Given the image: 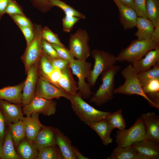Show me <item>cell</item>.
<instances>
[{"mask_svg":"<svg viewBox=\"0 0 159 159\" xmlns=\"http://www.w3.org/2000/svg\"><path fill=\"white\" fill-rule=\"evenodd\" d=\"M70 96L69 101L73 110L81 121L88 126L106 119L111 114L96 109L85 102L78 92Z\"/></svg>","mask_w":159,"mask_h":159,"instance_id":"1","label":"cell"},{"mask_svg":"<svg viewBox=\"0 0 159 159\" xmlns=\"http://www.w3.org/2000/svg\"><path fill=\"white\" fill-rule=\"evenodd\" d=\"M121 74L125 81L122 85L115 89L113 92L114 94L128 95H138L145 98L150 106L159 109V105L152 101L144 94L141 84L138 79V73L132 64H130L125 67L121 72Z\"/></svg>","mask_w":159,"mask_h":159,"instance_id":"2","label":"cell"},{"mask_svg":"<svg viewBox=\"0 0 159 159\" xmlns=\"http://www.w3.org/2000/svg\"><path fill=\"white\" fill-rule=\"evenodd\" d=\"M159 47V42L153 39L132 41L126 48L122 49L117 57V61L127 62L132 64L139 60L149 51Z\"/></svg>","mask_w":159,"mask_h":159,"instance_id":"3","label":"cell"},{"mask_svg":"<svg viewBox=\"0 0 159 159\" xmlns=\"http://www.w3.org/2000/svg\"><path fill=\"white\" fill-rule=\"evenodd\" d=\"M120 69V66L115 65L101 74L102 83L96 91L92 94L90 98V102L101 106L113 99L115 76Z\"/></svg>","mask_w":159,"mask_h":159,"instance_id":"4","label":"cell"},{"mask_svg":"<svg viewBox=\"0 0 159 159\" xmlns=\"http://www.w3.org/2000/svg\"><path fill=\"white\" fill-rule=\"evenodd\" d=\"M92 64L86 60L74 59L69 62L73 73L78 78V93L84 99H90L92 94L91 87L85 81L90 77Z\"/></svg>","mask_w":159,"mask_h":159,"instance_id":"5","label":"cell"},{"mask_svg":"<svg viewBox=\"0 0 159 159\" xmlns=\"http://www.w3.org/2000/svg\"><path fill=\"white\" fill-rule=\"evenodd\" d=\"M95 61L90 75L87 79L88 83L93 87L101 74L115 65L117 61V57L110 52L95 49L91 53Z\"/></svg>","mask_w":159,"mask_h":159,"instance_id":"6","label":"cell"},{"mask_svg":"<svg viewBox=\"0 0 159 159\" xmlns=\"http://www.w3.org/2000/svg\"><path fill=\"white\" fill-rule=\"evenodd\" d=\"M118 146L125 147L145 139V127L140 117L128 129L118 130L115 136Z\"/></svg>","mask_w":159,"mask_h":159,"instance_id":"7","label":"cell"},{"mask_svg":"<svg viewBox=\"0 0 159 159\" xmlns=\"http://www.w3.org/2000/svg\"><path fill=\"white\" fill-rule=\"evenodd\" d=\"M90 37L85 30L79 28L69 39V50L77 59L86 60L90 56Z\"/></svg>","mask_w":159,"mask_h":159,"instance_id":"8","label":"cell"},{"mask_svg":"<svg viewBox=\"0 0 159 159\" xmlns=\"http://www.w3.org/2000/svg\"><path fill=\"white\" fill-rule=\"evenodd\" d=\"M43 28L40 25H34V37L31 43L27 46L24 52L21 57L26 73L32 65L38 62L43 52L42 37Z\"/></svg>","mask_w":159,"mask_h":159,"instance_id":"9","label":"cell"},{"mask_svg":"<svg viewBox=\"0 0 159 159\" xmlns=\"http://www.w3.org/2000/svg\"><path fill=\"white\" fill-rule=\"evenodd\" d=\"M57 105V102L52 100L35 96L30 102L24 105L22 111L24 114L27 116L37 113L50 116L56 113Z\"/></svg>","mask_w":159,"mask_h":159,"instance_id":"10","label":"cell"},{"mask_svg":"<svg viewBox=\"0 0 159 159\" xmlns=\"http://www.w3.org/2000/svg\"><path fill=\"white\" fill-rule=\"evenodd\" d=\"M35 96L48 100L63 97L70 101L71 98L70 95L40 75L37 81Z\"/></svg>","mask_w":159,"mask_h":159,"instance_id":"11","label":"cell"},{"mask_svg":"<svg viewBox=\"0 0 159 159\" xmlns=\"http://www.w3.org/2000/svg\"><path fill=\"white\" fill-rule=\"evenodd\" d=\"M38 62L32 65L26 72L27 77L21 94L22 105L29 103L35 96L36 88L39 76Z\"/></svg>","mask_w":159,"mask_h":159,"instance_id":"12","label":"cell"},{"mask_svg":"<svg viewBox=\"0 0 159 159\" xmlns=\"http://www.w3.org/2000/svg\"><path fill=\"white\" fill-rule=\"evenodd\" d=\"M144 124L145 139L159 145V117L154 112L143 113L140 117Z\"/></svg>","mask_w":159,"mask_h":159,"instance_id":"13","label":"cell"},{"mask_svg":"<svg viewBox=\"0 0 159 159\" xmlns=\"http://www.w3.org/2000/svg\"><path fill=\"white\" fill-rule=\"evenodd\" d=\"M32 141L38 151L47 147L57 145L55 127L44 126L41 129Z\"/></svg>","mask_w":159,"mask_h":159,"instance_id":"14","label":"cell"},{"mask_svg":"<svg viewBox=\"0 0 159 159\" xmlns=\"http://www.w3.org/2000/svg\"><path fill=\"white\" fill-rule=\"evenodd\" d=\"M113 0L118 9L120 20L125 30L136 27L138 16L134 9L123 4L118 0Z\"/></svg>","mask_w":159,"mask_h":159,"instance_id":"15","label":"cell"},{"mask_svg":"<svg viewBox=\"0 0 159 159\" xmlns=\"http://www.w3.org/2000/svg\"><path fill=\"white\" fill-rule=\"evenodd\" d=\"M21 105L0 100V109L6 123H14L22 119L24 117Z\"/></svg>","mask_w":159,"mask_h":159,"instance_id":"16","label":"cell"},{"mask_svg":"<svg viewBox=\"0 0 159 159\" xmlns=\"http://www.w3.org/2000/svg\"><path fill=\"white\" fill-rule=\"evenodd\" d=\"M130 146L147 159H159V145L152 141L145 139Z\"/></svg>","mask_w":159,"mask_h":159,"instance_id":"17","label":"cell"},{"mask_svg":"<svg viewBox=\"0 0 159 159\" xmlns=\"http://www.w3.org/2000/svg\"><path fill=\"white\" fill-rule=\"evenodd\" d=\"M159 62V47L148 52L144 58L134 62L132 64L138 74L151 69Z\"/></svg>","mask_w":159,"mask_h":159,"instance_id":"18","label":"cell"},{"mask_svg":"<svg viewBox=\"0 0 159 159\" xmlns=\"http://www.w3.org/2000/svg\"><path fill=\"white\" fill-rule=\"evenodd\" d=\"M56 144L59 148L64 159H77L74 146L70 139L58 128L55 127Z\"/></svg>","mask_w":159,"mask_h":159,"instance_id":"19","label":"cell"},{"mask_svg":"<svg viewBox=\"0 0 159 159\" xmlns=\"http://www.w3.org/2000/svg\"><path fill=\"white\" fill-rule=\"evenodd\" d=\"M24 83V81L16 85L0 89V100L22 105L21 94Z\"/></svg>","mask_w":159,"mask_h":159,"instance_id":"20","label":"cell"},{"mask_svg":"<svg viewBox=\"0 0 159 159\" xmlns=\"http://www.w3.org/2000/svg\"><path fill=\"white\" fill-rule=\"evenodd\" d=\"M38 113L32 114L30 116L24 117L21 120L25 127L26 137L33 141L41 129L44 125L40 122Z\"/></svg>","mask_w":159,"mask_h":159,"instance_id":"21","label":"cell"},{"mask_svg":"<svg viewBox=\"0 0 159 159\" xmlns=\"http://www.w3.org/2000/svg\"><path fill=\"white\" fill-rule=\"evenodd\" d=\"M62 71V75L57 83V87L70 95L76 94L78 91L77 85L73 79L69 66Z\"/></svg>","mask_w":159,"mask_h":159,"instance_id":"22","label":"cell"},{"mask_svg":"<svg viewBox=\"0 0 159 159\" xmlns=\"http://www.w3.org/2000/svg\"><path fill=\"white\" fill-rule=\"evenodd\" d=\"M136 26L138 28L135 35L139 40L153 38L155 27L153 23L148 18L138 17Z\"/></svg>","mask_w":159,"mask_h":159,"instance_id":"23","label":"cell"},{"mask_svg":"<svg viewBox=\"0 0 159 159\" xmlns=\"http://www.w3.org/2000/svg\"><path fill=\"white\" fill-rule=\"evenodd\" d=\"M89 126L98 135L104 145L106 146L112 143L113 139L110 135L113 129L109 125L106 119L102 120Z\"/></svg>","mask_w":159,"mask_h":159,"instance_id":"24","label":"cell"},{"mask_svg":"<svg viewBox=\"0 0 159 159\" xmlns=\"http://www.w3.org/2000/svg\"><path fill=\"white\" fill-rule=\"evenodd\" d=\"M16 148L21 159H37L38 150L32 141L26 137L20 141Z\"/></svg>","mask_w":159,"mask_h":159,"instance_id":"25","label":"cell"},{"mask_svg":"<svg viewBox=\"0 0 159 159\" xmlns=\"http://www.w3.org/2000/svg\"><path fill=\"white\" fill-rule=\"evenodd\" d=\"M107 159H147L130 146L125 147L117 146Z\"/></svg>","mask_w":159,"mask_h":159,"instance_id":"26","label":"cell"},{"mask_svg":"<svg viewBox=\"0 0 159 159\" xmlns=\"http://www.w3.org/2000/svg\"><path fill=\"white\" fill-rule=\"evenodd\" d=\"M16 151L9 128L6 124L4 139L0 159H21Z\"/></svg>","mask_w":159,"mask_h":159,"instance_id":"27","label":"cell"},{"mask_svg":"<svg viewBox=\"0 0 159 159\" xmlns=\"http://www.w3.org/2000/svg\"><path fill=\"white\" fill-rule=\"evenodd\" d=\"M142 86L143 92L147 97L159 105V78L151 80Z\"/></svg>","mask_w":159,"mask_h":159,"instance_id":"28","label":"cell"},{"mask_svg":"<svg viewBox=\"0 0 159 159\" xmlns=\"http://www.w3.org/2000/svg\"><path fill=\"white\" fill-rule=\"evenodd\" d=\"M6 123L9 128L14 145L16 148L20 141L26 137L24 123L22 120L14 123Z\"/></svg>","mask_w":159,"mask_h":159,"instance_id":"29","label":"cell"},{"mask_svg":"<svg viewBox=\"0 0 159 159\" xmlns=\"http://www.w3.org/2000/svg\"><path fill=\"white\" fill-rule=\"evenodd\" d=\"M146 9L148 18L154 27H159V0H146Z\"/></svg>","mask_w":159,"mask_h":159,"instance_id":"30","label":"cell"},{"mask_svg":"<svg viewBox=\"0 0 159 159\" xmlns=\"http://www.w3.org/2000/svg\"><path fill=\"white\" fill-rule=\"evenodd\" d=\"M37 159H64V158L59 148L56 145L39 150Z\"/></svg>","mask_w":159,"mask_h":159,"instance_id":"31","label":"cell"},{"mask_svg":"<svg viewBox=\"0 0 159 159\" xmlns=\"http://www.w3.org/2000/svg\"><path fill=\"white\" fill-rule=\"evenodd\" d=\"M109 125L113 129L119 130L125 129L126 124L122 114V110L119 109L111 114L106 119Z\"/></svg>","mask_w":159,"mask_h":159,"instance_id":"32","label":"cell"},{"mask_svg":"<svg viewBox=\"0 0 159 159\" xmlns=\"http://www.w3.org/2000/svg\"><path fill=\"white\" fill-rule=\"evenodd\" d=\"M51 4L53 7H57L62 10L65 15L76 16L80 19H84L85 15L77 10L71 6L60 0H50Z\"/></svg>","mask_w":159,"mask_h":159,"instance_id":"33","label":"cell"},{"mask_svg":"<svg viewBox=\"0 0 159 159\" xmlns=\"http://www.w3.org/2000/svg\"><path fill=\"white\" fill-rule=\"evenodd\" d=\"M39 75L46 77L54 69L49 57L43 52L38 61Z\"/></svg>","mask_w":159,"mask_h":159,"instance_id":"34","label":"cell"},{"mask_svg":"<svg viewBox=\"0 0 159 159\" xmlns=\"http://www.w3.org/2000/svg\"><path fill=\"white\" fill-rule=\"evenodd\" d=\"M138 77L141 85L152 80L159 78V62L150 69L138 74Z\"/></svg>","mask_w":159,"mask_h":159,"instance_id":"35","label":"cell"},{"mask_svg":"<svg viewBox=\"0 0 159 159\" xmlns=\"http://www.w3.org/2000/svg\"><path fill=\"white\" fill-rule=\"evenodd\" d=\"M42 37L43 40L51 44L65 47L60 41L58 35L54 33L47 26L43 28Z\"/></svg>","mask_w":159,"mask_h":159,"instance_id":"36","label":"cell"},{"mask_svg":"<svg viewBox=\"0 0 159 159\" xmlns=\"http://www.w3.org/2000/svg\"><path fill=\"white\" fill-rule=\"evenodd\" d=\"M80 19L76 16L65 15L62 19L63 30L65 32H71L74 25Z\"/></svg>","mask_w":159,"mask_h":159,"instance_id":"37","label":"cell"},{"mask_svg":"<svg viewBox=\"0 0 159 159\" xmlns=\"http://www.w3.org/2000/svg\"><path fill=\"white\" fill-rule=\"evenodd\" d=\"M51 44L61 58L66 60L69 62L74 59V57L72 53L69 50L66 49L65 47Z\"/></svg>","mask_w":159,"mask_h":159,"instance_id":"38","label":"cell"},{"mask_svg":"<svg viewBox=\"0 0 159 159\" xmlns=\"http://www.w3.org/2000/svg\"><path fill=\"white\" fill-rule=\"evenodd\" d=\"M9 16L18 26H34L31 21L25 15L15 14Z\"/></svg>","mask_w":159,"mask_h":159,"instance_id":"39","label":"cell"},{"mask_svg":"<svg viewBox=\"0 0 159 159\" xmlns=\"http://www.w3.org/2000/svg\"><path fill=\"white\" fill-rule=\"evenodd\" d=\"M5 13L9 16L15 14L25 15L21 7L14 0H10L6 10Z\"/></svg>","mask_w":159,"mask_h":159,"instance_id":"40","label":"cell"},{"mask_svg":"<svg viewBox=\"0 0 159 159\" xmlns=\"http://www.w3.org/2000/svg\"><path fill=\"white\" fill-rule=\"evenodd\" d=\"M134 9L138 17L148 18L146 9V0H134Z\"/></svg>","mask_w":159,"mask_h":159,"instance_id":"41","label":"cell"},{"mask_svg":"<svg viewBox=\"0 0 159 159\" xmlns=\"http://www.w3.org/2000/svg\"><path fill=\"white\" fill-rule=\"evenodd\" d=\"M33 5L42 12L49 11L53 6L50 0H31Z\"/></svg>","mask_w":159,"mask_h":159,"instance_id":"42","label":"cell"},{"mask_svg":"<svg viewBox=\"0 0 159 159\" xmlns=\"http://www.w3.org/2000/svg\"><path fill=\"white\" fill-rule=\"evenodd\" d=\"M26 40V46L29 45L33 40L35 36L34 27L18 26Z\"/></svg>","mask_w":159,"mask_h":159,"instance_id":"43","label":"cell"},{"mask_svg":"<svg viewBox=\"0 0 159 159\" xmlns=\"http://www.w3.org/2000/svg\"><path fill=\"white\" fill-rule=\"evenodd\" d=\"M42 49L43 52L50 58H61L52 44L43 40L42 41Z\"/></svg>","mask_w":159,"mask_h":159,"instance_id":"44","label":"cell"},{"mask_svg":"<svg viewBox=\"0 0 159 159\" xmlns=\"http://www.w3.org/2000/svg\"><path fill=\"white\" fill-rule=\"evenodd\" d=\"M49 58L54 69L62 71L69 66V62L66 60L61 58Z\"/></svg>","mask_w":159,"mask_h":159,"instance_id":"45","label":"cell"},{"mask_svg":"<svg viewBox=\"0 0 159 159\" xmlns=\"http://www.w3.org/2000/svg\"><path fill=\"white\" fill-rule=\"evenodd\" d=\"M62 74V71L54 69L45 78L51 83L57 87V83Z\"/></svg>","mask_w":159,"mask_h":159,"instance_id":"46","label":"cell"},{"mask_svg":"<svg viewBox=\"0 0 159 159\" xmlns=\"http://www.w3.org/2000/svg\"><path fill=\"white\" fill-rule=\"evenodd\" d=\"M5 118L0 109V140L3 143L6 126Z\"/></svg>","mask_w":159,"mask_h":159,"instance_id":"47","label":"cell"},{"mask_svg":"<svg viewBox=\"0 0 159 159\" xmlns=\"http://www.w3.org/2000/svg\"><path fill=\"white\" fill-rule=\"evenodd\" d=\"M10 0H0V16L5 14V11Z\"/></svg>","mask_w":159,"mask_h":159,"instance_id":"48","label":"cell"},{"mask_svg":"<svg viewBox=\"0 0 159 159\" xmlns=\"http://www.w3.org/2000/svg\"><path fill=\"white\" fill-rule=\"evenodd\" d=\"M74 150L77 159H89V158L83 155L79 150L74 146Z\"/></svg>","mask_w":159,"mask_h":159,"instance_id":"49","label":"cell"},{"mask_svg":"<svg viewBox=\"0 0 159 159\" xmlns=\"http://www.w3.org/2000/svg\"><path fill=\"white\" fill-rule=\"evenodd\" d=\"M123 4L134 9V0H118Z\"/></svg>","mask_w":159,"mask_h":159,"instance_id":"50","label":"cell"},{"mask_svg":"<svg viewBox=\"0 0 159 159\" xmlns=\"http://www.w3.org/2000/svg\"><path fill=\"white\" fill-rule=\"evenodd\" d=\"M3 147V143L0 140V159Z\"/></svg>","mask_w":159,"mask_h":159,"instance_id":"51","label":"cell"},{"mask_svg":"<svg viewBox=\"0 0 159 159\" xmlns=\"http://www.w3.org/2000/svg\"><path fill=\"white\" fill-rule=\"evenodd\" d=\"M1 16H0V20L1 19Z\"/></svg>","mask_w":159,"mask_h":159,"instance_id":"52","label":"cell"}]
</instances>
